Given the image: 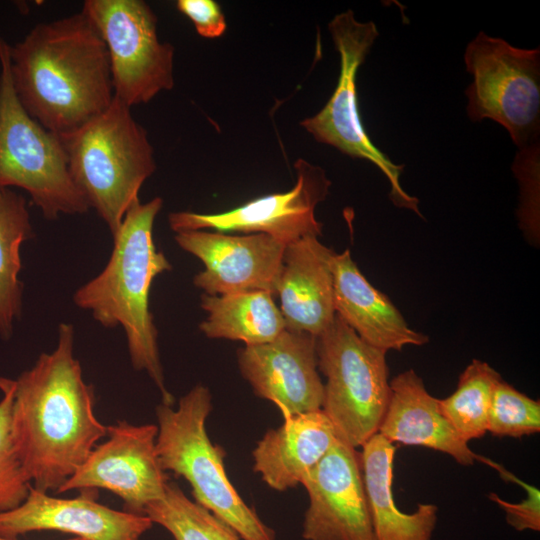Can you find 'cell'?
<instances>
[{"label":"cell","mask_w":540,"mask_h":540,"mask_svg":"<svg viewBox=\"0 0 540 540\" xmlns=\"http://www.w3.org/2000/svg\"><path fill=\"white\" fill-rule=\"evenodd\" d=\"M294 168L296 183L289 191L261 196L219 213L171 212L169 226L175 233L204 229L262 233L285 245L319 237L322 224L315 217V208L327 197L331 182L321 167L304 159H298Z\"/></svg>","instance_id":"obj_11"},{"label":"cell","mask_w":540,"mask_h":540,"mask_svg":"<svg viewBox=\"0 0 540 540\" xmlns=\"http://www.w3.org/2000/svg\"><path fill=\"white\" fill-rule=\"evenodd\" d=\"M9 48L0 37V190H25L51 221L85 214L90 206L70 175L59 136L32 118L16 96Z\"/></svg>","instance_id":"obj_6"},{"label":"cell","mask_w":540,"mask_h":540,"mask_svg":"<svg viewBox=\"0 0 540 540\" xmlns=\"http://www.w3.org/2000/svg\"><path fill=\"white\" fill-rule=\"evenodd\" d=\"M207 318L199 324L208 338L241 341L245 346L268 343L285 329L273 295L266 291L201 296Z\"/></svg>","instance_id":"obj_22"},{"label":"cell","mask_w":540,"mask_h":540,"mask_svg":"<svg viewBox=\"0 0 540 540\" xmlns=\"http://www.w3.org/2000/svg\"><path fill=\"white\" fill-rule=\"evenodd\" d=\"M361 448L359 461L376 540H432L438 507L420 503L414 512L405 513L394 500L395 445L376 433Z\"/></svg>","instance_id":"obj_21"},{"label":"cell","mask_w":540,"mask_h":540,"mask_svg":"<svg viewBox=\"0 0 540 540\" xmlns=\"http://www.w3.org/2000/svg\"><path fill=\"white\" fill-rule=\"evenodd\" d=\"M82 11L102 36L114 96L132 107L174 87L171 43L161 42L157 16L142 0H86Z\"/></svg>","instance_id":"obj_10"},{"label":"cell","mask_w":540,"mask_h":540,"mask_svg":"<svg viewBox=\"0 0 540 540\" xmlns=\"http://www.w3.org/2000/svg\"><path fill=\"white\" fill-rule=\"evenodd\" d=\"M331 268L335 313L364 342L387 352L429 341L427 335L412 329L391 300L365 278L348 249L334 252Z\"/></svg>","instance_id":"obj_18"},{"label":"cell","mask_w":540,"mask_h":540,"mask_svg":"<svg viewBox=\"0 0 540 540\" xmlns=\"http://www.w3.org/2000/svg\"><path fill=\"white\" fill-rule=\"evenodd\" d=\"M540 431V401L501 380L493 393L487 432L497 437L521 438Z\"/></svg>","instance_id":"obj_27"},{"label":"cell","mask_w":540,"mask_h":540,"mask_svg":"<svg viewBox=\"0 0 540 540\" xmlns=\"http://www.w3.org/2000/svg\"><path fill=\"white\" fill-rule=\"evenodd\" d=\"M74 326L61 322L55 349L15 380L13 440L32 486L56 492L106 436L95 392L74 357Z\"/></svg>","instance_id":"obj_1"},{"label":"cell","mask_w":540,"mask_h":540,"mask_svg":"<svg viewBox=\"0 0 540 540\" xmlns=\"http://www.w3.org/2000/svg\"><path fill=\"white\" fill-rule=\"evenodd\" d=\"M301 484L309 498L303 539L376 540L354 448L338 439Z\"/></svg>","instance_id":"obj_13"},{"label":"cell","mask_w":540,"mask_h":540,"mask_svg":"<svg viewBox=\"0 0 540 540\" xmlns=\"http://www.w3.org/2000/svg\"><path fill=\"white\" fill-rule=\"evenodd\" d=\"M58 136L75 185L113 236L156 169L146 130L114 96L104 112Z\"/></svg>","instance_id":"obj_4"},{"label":"cell","mask_w":540,"mask_h":540,"mask_svg":"<svg viewBox=\"0 0 540 540\" xmlns=\"http://www.w3.org/2000/svg\"><path fill=\"white\" fill-rule=\"evenodd\" d=\"M34 237L26 199L10 188L0 190V337L7 341L22 315L19 278L22 244Z\"/></svg>","instance_id":"obj_23"},{"label":"cell","mask_w":540,"mask_h":540,"mask_svg":"<svg viewBox=\"0 0 540 540\" xmlns=\"http://www.w3.org/2000/svg\"><path fill=\"white\" fill-rule=\"evenodd\" d=\"M0 540H18V539H8V538L0 537ZM65 540H85V539L80 538V537H72V538L65 539Z\"/></svg>","instance_id":"obj_30"},{"label":"cell","mask_w":540,"mask_h":540,"mask_svg":"<svg viewBox=\"0 0 540 540\" xmlns=\"http://www.w3.org/2000/svg\"><path fill=\"white\" fill-rule=\"evenodd\" d=\"M107 427V439L56 491L105 489L123 501L124 511L144 515L146 506L163 497L169 482L156 452L158 427L126 420Z\"/></svg>","instance_id":"obj_12"},{"label":"cell","mask_w":540,"mask_h":540,"mask_svg":"<svg viewBox=\"0 0 540 540\" xmlns=\"http://www.w3.org/2000/svg\"><path fill=\"white\" fill-rule=\"evenodd\" d=\"M144 515L175 540H240L231 527L190 500L175 482H168L163 497L149 503Z\"/></svg>","instance_id":"obj_25"},{"label":"cell","mask_w":540,"mask_h":540,"mask_svg":"<svg viewBox=\"0 0 540 540\" xmlns=\"http://www.w3.org/2000/svg\"><path fill=\"white\" fill-rule=\"evenodd\" d=\"M211 393L195 385L173 408L164 403L155 411L156 452L162 469L183 477L195 502L231 527L243 540H275V532L240 497L224 467L223 448L211 442L206 419Z\"/></svg>","instance_id":"obj_5"},{"label":"cell","mask_w":540,"mask_h":540,"mask_svg":"<svg viewBox=\"0 0 540 540\" xmlns=\"http://www.w3.org/2000/svg\"><path fill=\"white\" fill-rule=\"evenodd\" d=\"M465 91L472 121L503 126L520 150L538 143L540 132V50L514 47L484 32L467 45Z\"/></svg>","instance_id":"obj_8"},{"label":"cell","mask_w":540,"mask_h":540,"mask_svg":"<svg viewBox=\"0 0 540 540\" xmlns=\"http://www.w3.org/2000/svg\"><path fill=\"white\" fill-rule=\"evenodd\" d=\"M378 433L393 444L442 452L463 466L473 465L480 457L444 416L439 399L429 394L413 369L390 382L389 402Z\"/></svg>","instance_id":"obj_19"},{"label":"cell","mask_w":540,"mask_h":540,"mask_svg":"<svg viewBox=\"0 0 540 540\" xmlns=\"http://www.w3.org/2000/svg\"><path fill=\"white\" fill-rule=\"evenodd\" d=\"M178 246L204 264L193 284L207 295L266 291L275 295L286 245L262 233L230 235L206 230L184 231Z\"/></svg>","instance_id":"obj_15"},{"label":"cell","mask_w":540,"mask_h":540,"mask_svg":"<svg viewBox=\"0 0 540 540\" xmlns=\"http://www.w3.org/2000/svg\"><path fill=\"white\" fill-rule=\"evenodd\" d=\"M328 29L340 56L338 82L326 105L300 125L316 141L352 158L370 161L389 181L393 204L423 218L418 208L419 200L407 194L400 184L404 165L394 164L372 143L359 113L357 72L379 35L375 23L360 22L352 10H347L337 14L329 22Z\"/></svg>","instance_id":"obj_9"},{"label":"cell","mask_w":540,"mask_h":540,"mask_svg":"<svg viewBox=\"0 0 540 540\" xmlns=\"http://www.w3.org/2000/svg\"><path fill=\"white\" fill-rule=\"evenodd\" d=\"M9 57L19 102L56 135L81 127L114 98L105 42L82 10L36 25L10 46Z\"/></svg>","instance_id":"obj_2"},{"label":"cell","mask_w":540,"mask_h":540,"mask_svg":"<svg viewBox=\"0 0 540 540\" xmlns=\"http://www.w3.org/2000/svg\"><path fill=\"white\" fill-rule=\"evenodd\" d=\"M96 495L88 489L75 498H58L31 486L21 505L0 513V537L59 531L85 540H141L152 528L146 515L112 509L98 503Z\"/></svg>","instance_id":"obj_16"},{"label":"cell","mask_w":540,"mask_h":540,"mask_svg":"<svg viewBox=\"0 0 540 540\" xmlns=\"http://www.w3.org/2000/svg\"><path fill=\"white\" fill-rule=\"evenodd\" d=\"M333 254L315 236L286 245L275 288L286 329L317 337L333 322Z\"/></svg>","instance_id":"obj_17"},{"label":"cell","mask_w":540,"mask_h":540,"mask_svg":"<svg viewBox=\"0 0 540 540\" xmlns=\"http://www.w3.org/2000/svg\"><path fill=\"white\" fill-rule=\"evenodd\" d=\"M317 337L285 329L274 340L237 351L239 370L260 398L283 418L320 410L324 384L318 373Z\"/></svg>","instance_id":"obj_14"},{"label":"cell","mask_w":540,"mask_h":540,"mask_svg":"<svg viewBox=\"0 0 540 540\" xmlns=\"http://www.w3.org/2000/svg\"><path fill=\"white\" fill-rule=\"evenodd\" d=\"M482 462L496 469L506 481L514 482L526 491V498L518 503H510L500 498L496 493H490L488 498L495 502L504 512L507 523L517 531L540 530V491L535 486L524 482L499 464L480 456Z\"/></svg>","instance_id":"obj_28"},{"label":"cell","mask_w":540,"mask_h":540,"mask_svg":"<svg viewBox=\"0 0 540 540\" xmlns=\"http://www.w3.org/2000/svg\"><path fill=\"white\" fill-rule=\"evenodd\" d=\"M338 440L320 409L284 418L268 430L252 452L253 470L276 491L295 488Z\"/></svg>","instance_id":"obj_20"},{"label":"cell","mask_w":540,"mask_h":540,"mask_svg":"<svg viewBox=\"0 0 540 540\" xmlns=\"http://www.w3.org/2000/svg\"><path fill=\"white\" fill-rule=\"evenodd\" d=\"M501 380L488 363L473 359L461 373L456 390L439 399L442 413L467 443L487 432L493 393Z\"/></svg>","instance_id":"obj_24"},{"label":"cell","mask_w":540,"mask_h":540,"mask_svg":"<svg viewBox=\"0 0 540 540\" xmlns=\"http://www.w3.org/2000/svg\"><path fill=\"white\" fill-rule=\"evenodd\" d=\"M325 376L321 410L339 440L362 447L378 433L390 397L386 352L364 342L339 316L316 343Z\"/></svg>","instance_id":"obj_7"},{"label":"cell","mask_w":540,"mask_h":540,"mask_svg":"<svg viewBox=\"0 0 540 540\" xmlns=\"http://www.w3.org/2000/svg\"><path fill=\"white\" fill-rule=\"evenodd\" d=\"M0 513L21 505L32 482L16 450L12 434L15 380L0 377Z\"/></svg>","instance_id":"obj_26"},{"label":"cell","mask_w":540,"mask_h":540,"mask_svg":"<svg viewBox=\"0 0 540 540\" xmlns=\"http://www.w3.org/2000/svg\"><path fill=\"white\" fill-rule=\"evenodd\" d=\"M162 206L160 197L131 205L113 235L106 266L74 292L73 302L101 326L122 327L132 367L146 372L160 391L162 403L172 406L174 397L165 385L158 331L149 306L153 280L172 270L153 240L154 222Z\"/></svg>","instance_id":"obj_3"},{"label":"cell","mask_w":540,"mask_h":540,"mask_svg":"<svg viewBox=\"0 0 540 540\" xmlns=\"http://www.w3.org/2000/svg\"><path fill=\"white\" fill-rule=\"evenodd\" d=\"M179 12L189 18L196 32L204 38H217L227 28L225 16L219 4L213 0H178Z\"/></svg>","instance_id":"obj_29"}]
</instances>
